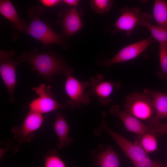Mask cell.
<instances>
[{"label": "cell", "instance_id": "6da1fadb", "mask_svg": "<svg viewBox=\"0 0 167 167\" xmlns=\"http://www.w3.org/2000/svg\"><path fill=\"white\" fill-rule=\"evenodd\" d=\"M17 60L21 63L28 62L39 75L48 81H53L56 75L66 76L73 71L62 57L51 50L40 52L35 49L28 52L24 51Z\"/></svg>", "mask_w": 167, "mask_h": 167}, {"label": "cell", "instance_id": "7a4b0ae2", "mask_svg": "<svg viewBox=\"0 0 167 167\" xmlns=\"http://www.w3.org/2000/svg\"><path fill=\"white\" fill-rule=\"evenodd\" d=\"M45 10L41 6H32L28 9L30 23L24 33L28 34L40 41L44 46L52 44L62 45L64 41L62 36L56 33L40 18Z\"/></svg>", "mask_w": 167, "mask_h": 167}, {"label": "cell", "instance_id": "3957f363", "mask_svg": "<svg viewBox=\"0 0 167 167\" xmlns=\"http://www.w3.org/2000/svg\"><path fill=\"white\" fill-rule=\"evenodd\" d=\"M123 109L140 120L148 122L155 113L152 98L143 92H134L128 95L125 98Z\"/></svg>", "mask_w": 167, "mask_h": 167}, {"label": "cell", "instance_id": "277c9868", "mask_svg": "<svg viewBox=\"0 0 167 167\" xmlns=\"http://www.w3.org/2000/svg\"><path fill=\"white\" fill-rule=\"evenodd\" d=\"M106 114V113L105 112L103 111L102 113L101 123L94 131L96 135H100L102 131L106 132L113 139L126 156L130 159L134 164L148 156V154L135 141L134 143L131 142L109 128L105 121Z\"/></svg>", "mask_w": 167, "mask_h": 167}, {"label": "cell", "instance_id": "5b68a950", "mask_svg": "<svg viewBox=\"0 0 167 167\" xmlns=\"http://www.w3.org/2000/svg\"><path fill=\"white\" fill-rule=\"evenodd\" d=\"M73 71L67 73L64 84L65 92L69 99L65 104L72 109H79L81 105H86L90 103V98L86 89L90 85L88 81H81L72 75Z\"/></svg>", "mask_w": 167, "mask_h": 167}, {"label": "cell", "instance_id": "8992f818", "mask_svg": "<svg viewBox=\"0 0 167 167\" xmlns=\"http://www.w3.org/2000/svg\"><path fill=\"white\" fill-rule=\"evenodd\" d=\"M15 54L13 50L0 51V75L8 91V102L11 104L15 102L14 91L17 83L16 69L21 63L13 59Z\"/></svg>", "mask_w": 167, "mask_h": 167}, {"label": "cell", "instance_id": "52a82bcc", "mask_svg": "<svg viewBox=\"0 0 167 167\" xmlns=\"http://www.w3.org/2000/svg\"><path fill=\"white\" fill-rule=\"evenodd\" d=\"M44 121L42 114L29 110L21 125L12 128L11 132L14 139L20 143L31 141L34 138L36 132L41 127Z\"/></svg>", "mask_w": 167, "mask_h": 167}, {"label": "cell", "instance_id": "ba28073f", "mask_svg": "<svg viewBox=\"0 0 167 167\" xmlns=\"http://www.w3.org/2000/svg\"><path fill=\"white\" fill-rule=\"evenodd\" d=\"M51 89L50 85L44 84L33 88V91L39 96L29 104L28 106L30 110L42 114L51 112L59 108H66L65 105L60 104L54 99Z\"/></svg>", "mask_w": 167, "mask_h": 167}, {"label": "cell", "instance_id": "9c48e42d", "mask_svg": "<svg viewBox=\"0 0 167 167\" xmlns=\"http://www.w3.org/2000/svg\"><path fill=\"white\" fill-rule=\"evenodd\" d=\"M90 89L87 93L96 97L103 105L107 106L112 102L111 95L114 90L119 89L121 83L118 81H109L105 80L104 76L97 74L90 78Z\"/></svg>", "mask_w": 167, "mask_h": 167}, {"label": "cell", "instance_id": "30bf717a", "mask_svg": "<svg viewBox=\"0 0 167 167\" xmlns=\"http://www.w3.org/2000/svg\"><path fill=\"white\" fill-rule=\"evenodd\" d=\"M154 40L151 35L147 38L125 46L112 58L106 59L104 62V66L108 67L136 58L143 53Z\"/></svg>", "mask_w": 167, "mask_h": 167}, {"label": "cell", "instance_id": "8fae6325", "mask_svg": "<svg viewBox=\"0 0 167 167\" xmlns=\"http://www.w3.org/2000/svg\"><path fill=\"white\" fill-rule=\"evenodd\" d=\"M140 10L139 7L131 8L127 6L121 9V15L113 26L115 28L112 33L123 31L126 32L127 36H130L138 25L141 14Z\"/></svg>", "mask_w": 167, "mask_h": 167}, {"label": "cell", "instance_id": "7c38bea8", "mask_svg": "<svg viewBox=\"0 0 167 167\" xmlns=\"http://www.w3.org/2000/svg\"><path fill=\"white\" fill-rule=\"evenodd\" d=\"M109 112L110 114L117 116L120 119L128 131L139 135L149 130L148 126L123 109L121 110L118 105L111 106Z\"/></svg>", "mask_w": 167, "mask_h": 167}, {"label": "cell", "instance_id": "4fadbf2b", "mask_svg": "<svg viewBox=\"0 0 167 167\" xmlns=\"http://www.w3.org/2000/svg\"><path fill=\"white\" fill-rule=\"evenodd\" d=\"M92 153L95 156L100 167H120L118 156L110 145L105 148L104 145H101Z\"/></svg>", "mask_w": 167, "mask_h": 167}, {"label": "cell", "instance_id": "5bb4252c", "mask_svg": "<svg viewBox=\"0 0 167 167\" xmlns=\"http://www.w3.org/2000/svg\"><path fill=\"white\" fill-rule=\"evenodd\" d=\"M1 14L12 23V27L18 32L24 33L28 25L24 19H21L11 2L9 0L0 1Z\"/></svg>", "mask_w": 167, "mask_h": 167}, {"label": "cell", "instance_id": "9a60e30c", "mask_svg": "<svg viewBox=\"0 0 167 167\" xmlns=\"http://www.w3.org/2000/svg\"><path fill=\"white\" fill-rule=\"evenodd\" d=\"M143 92L152 98L155 110L154 115L148 122H157L167 118V95L149 88L144 89Z\"/></svg>", "mask_w": 167, "mask_h": 167}, {"label": "cell", "instance_id": "2e32d148", "mask_svg": "<svg viewBox=\"0 0 167 167\" xmlns=\"http://www.w3.org/2000/svg\"><path fill=\"white\" fill-rule=\"evenodd\" d=\"M53 127L58 138L57 144L58 148H63L73 142V139L69 136V125L62 113L56 114Z\"/></svg>", "mask_w": 167, "mask_h": 167}, {"label": "cell", "instance_id": "e0dca14e", "mask_svg": "<svg viewBox=\"0 0 167 167\" xmlns=\"http://www.w3.org/2000/svg\"><path fill=\"white\" fill-rule=\"evenodd\" d=\"M62 23L64 32L68 36H72L83 27L80 15L75 7L70 9L66 13Z\"/></svg>", "mask_w": 167, "mask_h": 167}, {"label": "cell", "instance_id": "ac0fdd59", "mask_svg": "<svg viewBox=\"0 0 167 167\" xmlns=\"http://www.w3.org/2000/svg\"><path fill=\"white\" fill-rule=\"evenodd\" d=\"M152 20V17L149 13H142L138 26L146 28L159 44H167V28L152 24L151 22Z\"/></svg>", "mask_w": 167, "mask_h": 167}, {"label": "cell", "instance_id": "d6986e66", "mask_svg": "<svg viewBox=\"0 0 167 167\" xmlns=\"http://www.w3.org/2000/svg\"><path fill=\"white\" fill-rule=\"evenodd\" d=\"M156 135L149 130L138 135L135 142L148 154L156 151L158 149Z\"/></svg>", "mask_w": 167, "mask_h": 167}, {"label": "cell", "instance_id": "ffe728a7", "mask_svg": "<svg viewBox=\"0 0 167 167\" xmlns=\"http://www.w3.org/2000/svg\"><path fill=\"white\" fill-rule=\"evenodd\" d=\"M153 16L157 25L167 28V1H155Z\"/></svg>", "mask_w": 167, "mask_h": 167}, {"label": "cell", "instance_id": "44dd1931", "mask_svg": "<svg viewBox=\"0 0 167 167\" xmlns=\"http://www.w3.org/2000/svg\"><path fill=\"white\" fill-rule=\"evenodd\" d=\"M159 56L160 69L156 72L161 79H167V44H159Z\"/></svg>", "mask_w": 167, "mask_h": 167}, {"label": "cell", "instance_id": "7402d4cb", "mask_svg": "<svg viewBox=\"0 0 167 167\" xmlns=\"http://www.w3.org/2000/svg\"><path fill=\"white\" fill-rule=\"evenodd\" d=\"M44 160V167H67L54 149L49 152Z\"/></svg>", "mask_w": 167, "mask_h": 167}, {"label": "cell", "instance_id": "603a6c76", "mask_svg": "<svg viewBox=\"0 0 167 167\" xmlns=\"http://www.w3.org/2000/svg\"><path fill=\"white\" fill-rule=\"evenodd\" d=\"M113 1L112 0H92L90 1L91 9L95 12L103 14L108 12L112 7Z\"/></svg>", "mask_w": 167, "mask_h": 167}, {"label": "cell", "instance_id": "cb8c5ba5", "mask_svg": "<svg viewBox=\"0 0 167 167\" xmlns=\"http://www.w3.org/2000/svg\"><path fill=\"white\" fill-rule=\"evenodd\" d=\"M148 123V126L149 128V130L156 136H160L167 133V123H161L160 121Z\"/></svg>", "mask_w": 167, "mask_h": 167}, {"label": "cell", "instance_id": "d4e9b609", "mask_svg": "<svg viewBox=\"0 0 167 167\" xmlns=\"http://www.w3.org/2000/svg\"><path fill=\"white\" fill-rule=\"evenodd\" d=\"M135 167H164V165L158 160L153 161L148 156L134 164Z\"/></svg>", "mask_w": 167, "mask_h": 167}, {"label": "cell", "instance_id": "484cf974", "mask_svg": "<svg viewBox=\"0 0 167 167\" xmlns=\"http://www.w3.org/2000/svg\"><path fill=\"white\" fill-rule=\"evenodd\" d=\"M60 0H41V2L44 6L51 7L55 6L62 2Z\"/></svg>", "mask_w": 167, "mask_h": 167}, {"label": "cell", "instance_id": "4316f807", "mask_svg": "<svg viewBox=\"0 0 167 167\" xmlns=\"http://www.w3.org/2000/svg\"><path fill=\"white\" fill-rule=\"evenodd\" d=\"M63 1L68 5L73 6H77L79 2L78 0H64Z\"/></svg>", "mask_w": 167, "mask_h": 167}, {"label": "cell", "instance_id": "83f0119b", "mask_svg": "<svg viewBox=\"0 0 167 167\" xmlns=\"http://www.w3.org/2000/svg\"><path fill=\"white\" fill-rule=\"evenodd\" d=\"M165 167H167V163H166V165Z\"/></svg>", "mask_w": 167, "mask_h": 167}]
</instances>
